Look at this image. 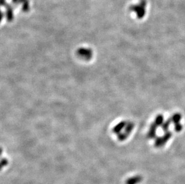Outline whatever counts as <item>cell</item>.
<instances>
[{
    "mask_svg": "<svg viewBox=\"0 0 185 184\" xmlns=\"http://www.w3.org/2000/svg\"><path fill=\"white\" fill-rule=\"evenodd\" d=\"M147 0H140L137 3L134 4L130 7V10L139 19H143L147 13Z\"/></svg>",
    "mask_w": 185,
    "mask_h": 184,
    "instance_id": "obj_1",
    "label": "cell"
},
{
    "mask_svg": "<svg viewBox=\"0 0 185 184\" xmlns=\"http://www.w3.org/2000/svg\"><path fill=\"white\" fill-rule=\"evenodd\" d=\"M1 152H2V150H1V149H0V154H1Z\"/></svg>",
    "mask_w": 185,
    "mask_h": 184,
    "instance_id": "obj_3",
    "label": "cell"
},
{
    "mask_svg": "<svg viewBox=\"0 0 185 184\" xmlns=\"http://www.w3.org/2000/svg\"><path fill=\"white\" fill-rule=\"evenodd\" d=\"M77 55L81 59L88 61L92 58L93 53L90 49L80 48L77 51Z\"/></svg>",
    "mask_w": 185,
    "mask_h": 184,
    "instance_id": "obj_2",
    "label": "cell"
}]
</instances>
